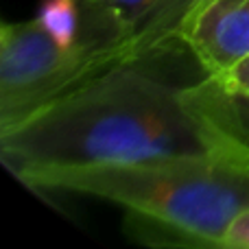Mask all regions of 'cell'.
Instances as JSON below:
<instances>
[{"instance_id":"cell-1","label":"cell","mask_w":249,"mask_h":249,"mask_svg":"<svg viewBox=\"0 0 249 249\" xmlns=\"http://www.w3.org/2000/svg\"><path fill=\"white\" fill-rule=\"evenodd\" d=\"M216 149L184 88L140 64L105 70L0 131V158L13 175L37 166L142 162Z\"/></svg>"},{"instance_id":"cell-2","label":"cell","mask_w":249,"mask_h":249,"mask_svg":"<svg viewBox=\"0 0 249 249\" xmlns=\"http://www.w3.org/2000/svg\"><path fill=\"white\" fill-rule=\"evenodd\" d=\"M33 190H66L127 208L175 245L219 247L230 221L249 206V158L225 149L116 164L37 166L18 173Z\"/></svg>"},{"instance_id":"cell-3","label":"cell","mask_w":249,"mask_h":249,"mask_svg":"<svg viewBox=\"0 0 249 249\" xmlns=\"http://www.w3.org/2000/svg\"><path fill=\"white\" fill-rule=\"evenodd\" d=\"M118 68L107 55L59 44L37 20L0 31V131L66 96L88 79Z\"/></svg>"},{"instance_id":"cell-4","label":"cell","mask_w":249,"mask_h":249,"mask_svg":"<svg viewBox=\"0 0 249 249\" xmlns=\"http://www.w3.org/2000/svg\"><path fill=\"white\" fill-rule=\"evenodd\" d=\"M201 0H77L79 42L116 66L144 59L181 42V29Z\"/></svg>"},{"instance_id":"cell-5","label":"cell","mask_w":249,"mask_h":249,"mask_svg":"<svg viewBox=\"0 0 249 249\" xmlns=\"http://www.w3.org/2000/svg\"><path fill=\"white\" fill-rule=\"evenodd\" d=\"M206 74H221L249 59V0H201L181 29Z\"/></svg>"},{"instance_id":"cell-6","label":"cell","mask_w":249,"mask_h":249,"mask_svg":"<svg viewBox=\"0 0 249 249\" xmlns=\"http://www.w3.org/2000/svg\"><path fill=\"white\" fill-rule=\"evenodd\" d=\"M184 99L219 149L249 158V92L230 90L206 74L184 88Z\"/></svg>"},{"instance_id":"cell-7","label":"cell","mask_w":249,"mask_h":249,"mask_svg":"<svg viewBox=\"0 0 249 249\" xmlns=\"http://www.w3.org/2000/svg\"><path fill=\"white\" fill-rule=\"evenodd\" d=\"M35 20L64 46H77L81 33V16L77 0H44Z\"/></svg>"},{"instance_id":"cell-8","label":"cell","mask_w":249,"mask_h":249,"mask_svg":"<svg viewBox=\"0 0 249 249\" xmlns=\"http://www.w3.org/2000/svg\"><path fill=\"white\" fill-rule=\"evenodd\" d=\"M221 249H249V206L243 208L225 228L219 241Z\"/></svg>"},{"instance_id":"cell-9","label":"cell","mask_w":249,"mask_h":249,"mask_svg":"<svg viewBox=\"0 0 249 249\" xmlns=\"http://www.w3.org/2000/svg\"><path fill=\"white\" fill-rule=\"evenodd\" d=\"M212 77V74H208ZM214 81H219L221 86L230 88V90H238V92H249V59L238 61L236 66H232L230 70L221 74H214Z\"/></svg>"}]
</instances>
